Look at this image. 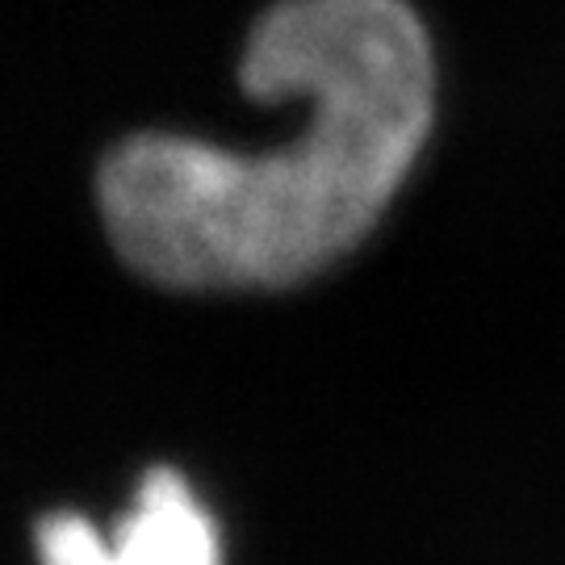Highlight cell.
<instances>
[{"label":"cell","instance_id":"1","mask_svg":"<svg viewBox=\"0 0 565 565\" xmlns=\"http://www.w3.org/2000/svg\"><path fill=\"white\" fill-rule=\"evenodd\" d=\"M256 102L306 97L294 142L239 156L135 135L97 202L121 260L168 289H277L373 231L436 121V51L406 0H277L239 63Z\"/></svg>","mask_w":565,"mask_h":565},{"label":"cell","instance_id":"2","mask_svg":"<svg viewBox=\"0 0 565 565\" xmlns=\"http://www.w3.org/2000/svg\"><path fill=\"white\" fill-rule=\"evenodd\" d=\"M42 565H223L210 511L181 473L151 469L130 515L105 536L84 515H51L39 532Z\"/></svg>","mask_w":565,"mask_h":565}]
</instances>
